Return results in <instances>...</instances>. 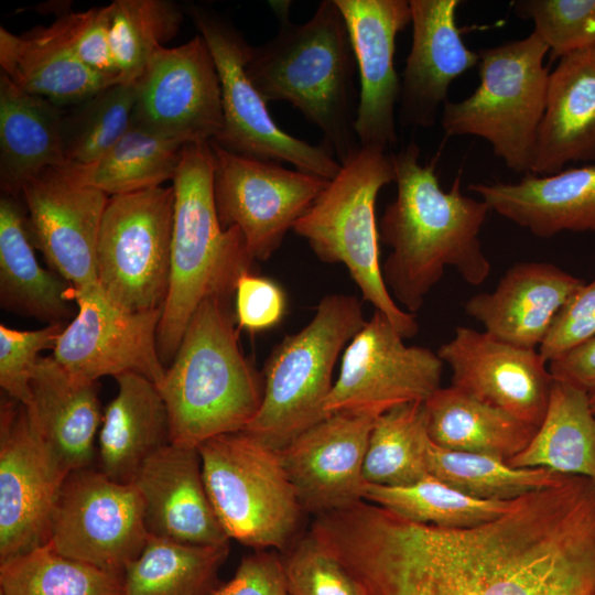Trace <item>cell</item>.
Listing matches in <instances>:
<instances>
[{"label":"cell","mask_w":595,"mask_h":595,"mask_svg":"<svg viewBox=\"0 0 595 595\" xmlns=\"http://www.w3.org/2000/svg\"><path fill=\"white\" fill-rule=\"evenodd\" d=\"M419 156L413 141L391 153L397 197L379 223V239L391 249L381 266L383 282L392 299L412 315L446 267L470 285L483 284L491 271L479 239L488 205L462 194L461 174L445 192L435 160L421 165Z\"/></svg>","instance_id":"6da1fadb"},{"label":"cell","mask_w":595,"mask_h":595,"mask_svg":"<svg viewBox=\"0 0 595 595\" xmlns=\"http://www.w3.org/2000/svg\"><path fill=\"white\" fill-rule=\"evenodd\" d=\"M279 29L252 46L246 73L266 102L284 100L317 126L344 163L360 147L355 132V57L344 18L324 0L304 23L290 19V2H271Z\"/></svg>","instance_id":"7a4b0ae2"},{"label":"cell","mask_w":595,"mask_h":595,"mask_svg":"<svg viewBox=\"0 0 595 595\" xmlns=\"http://www.w3.org/2000/svg\"><path fill=\"white\" fill-rule=\"evenodd\" d=\"M229 299H205L192 315L158 388L166 403L171 443L198 447L240 432L258 413L263 377L239 346Z\"/></svg>","instance_id":"3957f363"},{"label":"cell","mask_w":595,"mask_h":595,"mask_svg":"<svg viewBox=\"0 0 595 595\" xmlns=\"http://www.w3.org/2000/svg\"><path fill=\"white\" fill-rule=\"evenodd\" d=\"M210 142L187 143L173 178L170 284L158 328V349L171 364L185 328L207 298L229 299L256 260L238 227L223 229L214 201Z\"/></svg>","instance_id":"277c9868"},{"label":"cell","mask_w":595,"mask_h":595,"mask_svg":"<svg viewBox=\"0 0 595 595\" xmlns=\"http://www.w3.org/2000/svg\"><path fill=\"white\" fill-rule=\"evenodd\" d=\"M394 181L391 152L360 147L294 224L314 255L326 263H343L364 301L383 313L402 335L419 332L414 315L402 310L388 291L381 272L376 201Z\"/></svg>","instance_id":"5b68a950"},{"label":"cell","mask_w":595,"mask_h":595,"mask_svg":"<svg viewBox=\"0 0 595 595\" xmlns=\"http://www.w3.org/2000/svg\"><path fill=\"white\" fill-rule=\"evenodd\" d=\"M366 322L356 296L322 298L309 324L285 335L269 355L260 409L242 431L280 451L328 416L335 364Z\"/></svg>","instance_id":"8992f818"},{"label":"cell","mask_w":595,"mask_h":595,"mask_svg":"<svg viewBox=\"0 0 595 595\" xmlns=\"http://www.w3.org/2000/svg\"><path fill=\"white\" fill-rule=\"evenodd\" d=\"M548 52L534 32L479 50V85L467 98L444 104L441 125L445 134L480 137L510 170L531 173L547 106L550 74L543 62Z\"/></svg>","instance_id":"52a82bcc"},{"label":"cell","mask_w":595,"mask_h":595,"mask_svg":"<svg viewBox=\"0 0 595 595\" xmlns=\"http://www.w3.org/2000/svg\"><path fill=\"white\" fill-rule=\"evenodd\" d=\"M204 482L229 539L255 550L285 551L304 512L280 453L235 432L198 446Z\"/></svg>","instance_id":"ba28073f"},{"label":"cell","mask_w":595,"mask_h":595,"mask_svg":"<svg viewBox=\"0 0 595 595\" xmlns=\"http://www.w3.org/2000/svg\"><path fill=\"white\" fill-rule=\"evenodd\" d=\"M173 186L108 198L98 238V284L129 311L162 310L171 271Z\"/></svg>","instance_id":"9c48e42d"},{"label":"cell","mask_w":595,"mask_h":595,"mask_svg":"<svg viewBox=\"0 0 595 595\" xmlns=\"http://www.w3.org/2000/svg\"><path fill=\"white\" fill-rule=\"evenodd\" d=\"M187 13L206 41L219 76L224 126L214 142L232 153L285 161L298 170L334 178L342 164L325 143L302 141L283 131L270 116L246 73L252 46L241 32L204 7L191 4Z\"/></svg>","instance_id":"30bf717a"},{"label":"cell","mask_w":595,"mask_h":595,"mask_svg":"<svg viewBox=\"0 0 595 595\" xmlns=\"http://www.w3.org/2000/svg\"><path fill=\"white\" fill-rule=\"evenodd\" d=\"M149 539L142 497L93 467L71 472L61 488L48 542L60 554L123 575Z\"/></svg>","instance_id":"8fae6325"},{"label":"cell","mask_w":595,"mask_h":595,"mask_svg":"<svg viewBox=\"0 0 595 595\" xmlns=\"http://www.w3.org/2000/svg\"><path fill=\"white\" fill-rule=\"evenodd\" d=\"M214 201L223 229L238 227L256 261L268 260L331 180L210 141Z\"/></svg>","instance_id":"7c38bea8"},{"label":"cell","mask_w":595,"mask_h":595,"mask_svg":"<svg viewBox=\"0 0 595 595\" xmlns=\"http://www.w3.org/2000/svg\"><path fill=\"white\" fill-rule=\"evenodd\" d=\"M403 340L391 321L375 310L344 350L325 412L377 418L402 404L425 402L441 388L444 363L430 348Z\"/></svg>","instance_id":"4fadbf2b"},{"label":"cell","mask_w":595,"mask_h":595,"mask_svg":"<svg viewBox=\"0 0 595 595\" xmlns=\"http://www.w3.org/2000/svg\"><path fill=\"white\" fill-rule=\"evenodd\" d=\"M77 314L60 335L55 360L74 378L96 382L136 372L162 381L166 367L158 349L162 310L129 311L104 293L99 284L73 289Z\"/></svg>","instance_id":"5bb4252c"},{"label":"cell","mask_w":595,"mask_h":595,"mask_svg":"<svg viewBox=\"0 0 595 595\" xmlns=\"http://www.w3.org/2000/svg\"><path fill=\"white\" fill-rule=\"evenodd\" d=\"M131 122L183 144L214 141L224 126L221 89L202 35L160 48L136 82Z\"/></svg>","instance_id":"9a60e30c"},{"label":"cell","mask_w":595,"mask_h":595,"mask_svg":"<svg viewBox=\"0 0 595 595\" xmlns=\"http://www.w3.org/2000/svg\"><path fill=\"white\" fill-rule=\"evenodd\" d=\"M68 473L32 428L23 403L0 409V562L48 542L54 508Z\"/></svg>","instance_id":"2e32d148"},{"label":"cell","mask_w":595,"mask_h":595,"mask_svg":"<svg viewBox=\"0 0 595 595\" xmlns=\"http://www.w3.org/2000/svg\"><path fill=\"white\" fill-rule=\"evenodd\" d=\"M108 198L60 167L44 170L23 188L31 241L74 290L98 284V238Z\"/></svg>","instance_id":"e0dca14e"},{"label":"cell","mask_w":595,"mask_h":595,"mask_svg":"<svg viewBox=\"0 0 595 595\" xmlns=\"http://www.w3.org/2000/svg\"><path fill=\"white\" fill-rule=\"evenodd\" d=\"M436 353L453 387L536 428L543 421L554 380L538 349L458 326Z\"/></svg>","instance_id":"ac0fdd59"},{"label":"cell","mask_w":595,"mask_h":595,"mask_svg":"<svg viewBox=\"0 0 595 595\" xmlns=\"http://www.w3.org/2000/svg\"><path fill=\"white\" fill-rule=\"evenodd\" d=\"M350 39L360 91L355 120L359 147L390 152L398 143L394 109L401 82L394 68L396 37L411 22L407 0H334Z\"/></svg>","instance_id":"d6986e66"},{"label":"cell","mask_w":595,"mask_h":595,"mask_svg":"<svg viewBox=\"0 0 595 595\" xmlns=\"http://www.w3.org/2000/svg\"><path fill=\"white\" fill-rule=\"evenodd\" d=\"M375 420L332 413L279 451L304 512L316 517L364 500L363 470Z\"/></svg>","instance_id":"ffe728a7"},{"label":"cell","mask_w":595,"mask_h":595,"mask_svg":"<svg viewBox=\"0 0 595 595\" xmlns=\"http://www.w3.org/2000/svg\"><path fill=\"white\" fill-rule=\"evenodd\" d=\"M459 0H410L412 44L402 74L399 116L403 126L430 128L447 101L451 84L478 65L456 25Z\"/></svg>","instance_id":"44dd1931"},{"label":"cell","mask_w":595,"mask_h":595,"mask_svg":"<svg viewBox=\"0 0 595 595\" xmlns=\"http://www.w3.org/2000/svg\"><path fill=\"white\" fill-rule=\"evenodd\" d=\"M143 501L149 536L181 543H229L210 501L198 447L170 443L141 466L132 482Z\"/></svg>","instance_id":"7402d4cb"},{"label":"cell","mask_w":595,"mask_h":595,"mask_svg":"<svg viewBox=\"0 0 595 595\" xmlns=\"http://www.w3.org/2000/svg\"><path fill=\"white\" fill-rule=\"evenodd\" d=\"M584 283L551 262H517L494 291L474 294L464 310L496 338L539 349L560 310Z\"/></svg>","instance_id":"603a6c76"},{"label":"cell","mask_w":595,"mask_h":595,"mask_svg":"<svg viewBox=\"0 0 595 595\" xmlns=\"http://www.w3.org/2000/svg\"><path fill=\"white\" fill-rule=\"evenodd\" d=\"M490 210L549 238L561 231H595V164L553 175L527 173L517 183H473Z\"/></svg>","instance_id":"cb8c5ba5"},{"label":"cell","mask_w":595,"mask_h":595,"mask_svg":"<svg viewBox=\"0 0 595 595\" xmlns=\"http://www.w3.org/2000/svg\"><path fill=\"white\" fill-rule=\"evenodd\" d=\"M595 161V46L560 58L549 75L531 173L553 175L569 162Z\"/></svg>","instance_id":"d4e9b609"},{"label":"cell","mask_w":595,"mask_h":595,"mask_svg":"<svg viewBox=\"0 0 595 595\" xmlns=\"http://www.w3.org/2000/svg\"><path fill=\"white\" fill-rule=\"evenodd\" d=\"M25 405L30 423L62 468L91 467L102 420L95 382L72 377L53 356L41 357Z\"/></svg>","instance_id":"484cf974"},{"label":"cell","mask_w":595,"mask_h":595,"mask_svg":"<svg viewBox=\"0 0 595 595\" xmlns=\"http://www.w3.org/2000/svg\"><path fill=\"white\" fill-rule=\"evenodd\" d=\"M115 379L118 391L98 432L99 470L128 484L149 457L171 443L170 415L158 386L147 377L126 372Z\"/></svg>","instance_id":"4316f807"},{"label":"cell","mask_w":595,"mask_h":595,"mask_svg":"<svg viewBox=\"0 0 595 595\" xmlns=\"http://www.w3.org/2000/svg\"><path fill=\"white\" fill-rule=\"evenodd\" d=\"M63 109L18 88L0 73V185L21 199L24 186L44 170L66 164Z\"/></svg>","instance_id":"83f0119b"},{"label":"cell","mask_w":595,"mask_h":595,"mask_svg":"<svg viewBox=\"0 0 595 595\" xmlns=\"http://www.w3.org/2000/svg\"><path fill=\"white\" fill-rule=\"evenodd\" d=\"M21 199H0V304L11 313L48 324L65 323L73 309L72 285L43 269L33 251Z\"/></svg>","instance_id":"f1b7e54d"},{"label":"cell","mask_w":595,"mask_h":595,"mask_svg":"<svg viewBox=\"0 0 595 595\" xmlns=\"http://www.w3.org/2000/svg\"><path fill=\"white\" fill-rule=\"evenodd\" d=\"M0 67L18 88L62 109L113 85L86 66L48 26H36L22 35L1 26Z\"/></svg>","instance_id":"f546056e"},{"label":"cell","mask_w":595,"mask_h":595,"mask_svg":"<svg viewBox=\"0 0 595 595\" xmlns=\"http://www.w3.org/2000/svg\"><path fill=\"white\" fill-rule=\"evenodd\" d=\"M424 408L435 445L505 462L524 450L538 429L452 385L439 388Z\"/></svg>","instance_id":"4dcf8cb0"},{"label":"cell","mask_w":595,"mask_h":595,"mask_svg":"<svg viewBox=\"0 0 595 595\" xmlns=\"http://www.w3.org/2000/svg\"><path fill=\"white\" fill-rule=\"evenodd\" d=\"M507 463L595 480V415L589 394L554 380L543 421L527 447Z\"/></svg>","instance_id":"1f68e13d"},{"label":"cell","mask_w":595,"mask_h":595,"mask_svg":"<svg viewBox=\"0 0 595 595\" xmlns=\"http://www.w3.org/2000/svg\"><path fill=\"white\" fill-rule=\"evenodd\" d=\"M184 145L131 122L127 132L96 161L60 169L75 183L97 188L109 197L129 194L173 181Z\"/></svg>","instance_id":"d6a6232c"},{"label":"cell","mask_w":595,"mask_h":595,"mask_svg":"<svg viewBox=\"0 0 595 595\" xmlns=\"http://www.w3.org/2000/svg\"><path fill=\"white\" fill-rule=\"evenodd\" d=\"M229 543L199 545L149 536L123 573L122 595H214Z\"/></svg>","instance_id":"836d02e7"},{"label":"cell","mask_w":595,"mask_h":595,"mask_svg":"<svg viewBox=\"0 0 595 595\" xmlns=\"http://www.w3.org/2000/svg\"><path fill=\"white\" fill-rule=\"evenodd\" d=\"M430 441L424 402L402 404L380 414L368 441L365 484L403 486L429 476Z\"/></svg>","instance_id":"e575fe53"},{"label":"cell","mask_w":595,"mask_h":595,"mask_svg":"<svg viewBox=\"0 0 595 595\" xmlns=\"http://www.w3.org/2000/svg\"><path fill=\"white\" fill-rule=\"evenodd\" d=\"M363 498L411 521L450 528L496 519L515 501L475 498L432 475L403 486L365 484Z\"/></svg>","instance_id":"d590c367"},{"label":"cell","mask_w":595,"mask_h":595,"mask_svg":"<svg viewBox=\"0 0 595 595\" xmlns=\"http://www.w3.org/2000/svg\"><path fill=\"white\" fill-rule=\"evenodd\" d=\"M123 575L57 553L50 543L0 562V595H122Z\"/></svg>","instance_id":"8d00e7d4"},{"label":"cell","mask_w":595,"mask_h":595,"mask_svg":"<svg viewBox=\"0 0 595 595\" xmlns=\"http://www.w3.org/2000/svg\"><path fill=\"white\" fill-rule=\"evenodd\" d=\"M429 474L479 499L513 500L559 483L563 474L547 468H523L482 454L447 450L430 441Z\"/></svg>","instance_id":"74e56055"},{"label":"cell","mask_w":595,"mask_h":595,"mask_svg":"<svg viewBox=\"0 0 595 595\" xmlns=\"http://www.w3.org/2000/svg\"><path fill=\"white\" fill-rule=\"evenodd\" d=\"M108 7L120 83L134 84L152 56L177 34L183 11L167 0H115Z\"/></svg>","instance_id":"f35d334b"},{"label":"cell","mask_w":595,"mask_h":595,"mask_svg":"<svg viewBox=\"0 0 595 595\" xmlns=\"http://www.w3.org/2000/svg\"><path fill=\"white\" fill-rule=\"evenodd\" d=\"M136 98V83L116 84L63 111L66 164H88L106 153L129 129Z\"/></svg>","instance_id":"ab89813d"},{"label":"cell","mask_w":595,"mask_h":595,"mask_svg":"<svg viewBox=\"0 0 595 595\" xmlns=\"http://www.w3.org/2000/svg\"><path fill=\"white\" fill-rule=\"evenodd\" d=\"M513 11L533 21L552 58L595 46V0H519Z\"/></svg>","instance_id":"60d3db41"},{"label":"cell","mask_w":595,"mask_h":595,"mask_svg":"<svg viewBox=\"0 0 595 595\" xmlns=\"http://www.w3.org/2000/svg\"><path fill=\"white\" fill-rule=\"evenodd\" d=\"M282 558L291 595H368L346 566L311 532Z\"/></svg>","instance_id":"b9f144b4"},{"label":"cell","mask_w":595,"mask_h":595,"mask_svg":"<svg viewBox=\"0 0 595 595\" xmlns=\"http://www.w3.org/2000/svg\"><path fill=\"white\" fill-rule=\"evenodd\" d=\"M109 22L107 4L64 12L48 29L86 66L115 85L121 83L110 46Z\"/></svg>","instance_id":"7bdbcfd3"},{"label":"cell","mask_w":595,"mask_h":595,"mask_svg":"<svg viewBox=\"0 0 595 595\" xmlns=\"http://www.w3.org/2000/svg\"><path fill=\"white\" fill-rule=\"evenodd\" d=\"M65 323L20 331L0 325V386L7 396L28 405L31 400V379L40 353L54 349Z\"/></svg>","instance_id":"ee69618b"},{"label":"cell","mask_w":595,"mask_h":595,"mask_svg":"<svg viewBox=\"0 0 595 595\" xmlns=\"http://www.w3.org/2000/svg\"><path fill=\"white\" fill-rule=\"evenodd\" d=\"M594 337L595 278L570 296L538 350L549 364Z\"/></svg>","instance_id":"f6af8a7d"},{"label":"cell","mask_w":595,"mask_h":595,"mask_svg":"<svg viewBox=\"0 0 595 595\" xmlns=\"http://www.w3.org/2000/svg\"><path fill=\"white\" fill-rule=\"evenodd\" d=\"M283 290L271 279L245 272L235 291V320L239 328L250 333L279 324L285 313Z\"/></svg>","instance_id":"bcb514c9"},{"label":"cell","mask_w":595,"mask_h":595,"mask_svg":"<svg viewBox=\"0 0 595 595\" xmlns=\"http://www.w3.org/2000/svg\"><path fill=\"white\" fill-rule=\"evenodd\" d=\"M214 595H291L282 558L274 551L255 550L239 563L235 575Z\"/></svg>","instance_id":"7dc6e473"},{"label":"cell","mask_w":595,"mask_h":595,"mask_svg":"<svg viewBox=\"0 0 595 595\" xmlns=\"http://www.w3.org/2000/svg\"><path fill=\"white\" fill-rule=\"evenodd\" d=\"M553 380L595 391V337L548 364Z\"/></svg>","instance_id":"c3c4849f"},{"label":"cell","mask_w":595,"mask_h":595,"mask_svg":"<svg viewBox=\"0 0 595 595\" xmlns=\"http://www.w3.org/2000/svg\"><path fill=\"white\" fill-rule=\"evenodd\" d=\"M589 404L593 413L595 414V391L589 393Z\"/></svg>","instance_id":"681fc988"},{"label":"cell","mask_w":595,"mask_h":595,"mask_svg":"<svg viewBox=\"0 0 595 595\" xmlns=\"http://www.w3.org/2000/svg\"><path fill=\"white\" fill-rule=\"evenodd\" d=\"M595 415V414H594Z\"/></svg>","instance_id":"f907efd6"}]
</instances>
